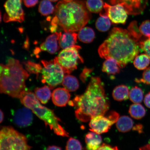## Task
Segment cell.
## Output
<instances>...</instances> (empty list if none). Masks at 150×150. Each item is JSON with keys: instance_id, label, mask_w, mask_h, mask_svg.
<instances>
[{"instance_id": "38", "label": "cell", "mask_w": 150, "mask_h": 150, "mask_svg": "<svg viewBox=\"0 0 150 150\" xmlns=\"http://www.w3.org/2000/svg\"><path fill=\"white\" fill-rule=\"evenodd\" d=\"M97 150H119L117 147H112L106 144H103Z\"/></svg>"}, {"instance_id": "2", "label": "cell", "mask_w": 150, "mask_h": 150, "mask_svg": "<svg viewBox=\"0 0 150 150\" xmlns=\"http://www.w3.org/2000/svg\"><path fill=\"white\" fill-rule=\"evenodd\" d=\"M139 42L127 30L114 27L99 47L98 53L103 59L115 60L121 68H123L140 53Z\"/></svg>"}, {"instance_id": "7", "label": "cell", "mask_w": 150, "mask_h": 150, "mask_svg": "<svg viewBox=\"0 0 150 150\" xmlns=\"http://www.w3.org/2000/svg\"><path fill=\"white\" fill-rule=\"evenodd\" d=\"M42 83H47L51 89L62 83L65 73L56 57L49 61L42 60Z\"/></svg>"}, {"instance_id": "32", "label": "cell", "mask_w": 150, "mask_h": 150, "mask_svg": "<svg viewBox=\"0 0 150 150\" xmlns=\"http://www.w3.org/2000/svg\"><path fill=\"white\" fill-rule=\"evenodd\" d=\"M66 150H82V145L78 140L71 137L67 141Z\"/></svg>"}, {"instance_id": "47", "label": "cell", "mask_w": 150, "mask_h": 150, "mask_svg": "<svg viewBox=\"0 0 150 150\" xmlns=\"http://www.w3.org/2000/svg\"></svg>"}, {"instance_id": "8", "label": "cell", "mask_w": 150, "mask_h": 150, "mask_svg": "<svg viewBox=\"0 0 150 150\" xmlns=\"http://www.w3.org/2000/svg\"><path fill=\"white\" fill-rule=\"evenodd\" d=\"M80 49V46L75 45L64 49L59 52L57 57H56L65 74H70L76 70L79 62H83V59L79 53Z\"/></svg>"}, {"instance_id": "36", "label": "cell", "mask_w": 150, "mask_h": 150, "mask_svg": "<svg viewBox=\"0 0 150 150\" xmlns=\"http://www.w3.org/2000/svg\"><path fill=\"white\" fill-rule=\"evenodd\" d=\"M92 71V69L87 68H84L80 76V79L83 82H85L86 79L88 77Z\"/></svg>"}, {"instance_id": "24", "label": "cell", "mask_w": 150, "mask_h": 150, "mask_svg": "<svg viewBox=\"0 0 150 150\" xmlns=\"http://www.w3.org/2000/svg\"><path fill=\"white\" fill-rule=\"evenodd\" d=\"M129 112L134 119L140 120L145 117L146 111L145 108L139 103L131 105L129 108Z\"/></svg>"}, {"instance_id": "3", "label": "cell", "mask_w": 150, "mask_h": 150, "mask_svg": "<svg viewBox=\"0 0 150 150\" xmlns=\"http://www.w3.org/2000/svg\"><path fill=\"white\" fill-rule=\"evenodd\" d=\"M55 16L52 18V26H59L65 32H75L85 27L91 18L86 1L74 0L69 2L62 1L55 7Z\"/></svg>"}, {"instance_id": "11", "label": "cell", "mask_w": 150, "mask_h": 150, "mask_svg": "<svg viewBox=\"0 0 150 150\" xmlns=\"http://www.w3.org/2000/svg\"><path fill=\"white\" fill-rule=\"evenodd\" d=\"M127 13L124 7L120 4L112 5L105 3L100 16H106L112 23L125 24L127 18Z\"/></svg>"}, {"instance_id": "13", "label": "cell", "mask_w": 150, "mask_h": 150, "mask_svg": "<svg viewBox=\"0 0 150 150\" xmlns=\"http://www.w3.org/2000/svg\"><path fill=\"white\" fill-rule=\"evenodd\" d=\"M32 112L30 109L26 107L18 110L14 114V123L20 127L30 126L33 120Z\"/></svg>"}, {"instance_id": "21", "label": "cell", "mask_w": 150, "mask_h": 150, "mask_svg": "<svg viewBox=\"0 0 150 150\" xmlns=\"http://www.w3.org/2000/svg\"><path fill=\"white\" fill-rule=\"evenodd\" d=\"M112 96L116 100L122 101L126 100L128 99L129 96L128 88L124 85L118 86L113 90Z\"/></svg>"}, {"instance_id": "40", "label": "cell", "mask_w": 150, "mask_h": 150, "mask_svg": "<svg viewBox=\"0 0 150 150\" xmlns=\"http://www.w3.org/2000/svg\"><path fill=\"white\" fill-rule=\"evenodd\" d=\"M133 130L138 131L139 133H142V132L143 127L142 125L140 124L137 125L133 128Z\"/></svg>"}, {"instance_id": "5", "label": "cell", "mask_w": 150, "mask_h": 150, "mask_svg": "<svg viewBox=\"0 0 150 150\" xmlns=\"http://www.w3.org/2000/svg\"><path fill=\"white\" fill-rule=\"evenodd\" d=\"M21 102L26 107L30 109L39 119L44 121L58 136L69 137V134L60 124V119L53 110L41 104L32 92L26 91L20 98Z\"/></svg>"}, {"instance_id": "30", "label": "cell", "mask_w": 150, "mask_h": 150, "mask_svg": "<svg viewBox=\"0 0 150 150\" xmlns=\"http://www.w3.org/2000/svg\"><path fill=\"white\" fill-rule=\"evenodd\" d=\"M127 30L132 36L140 42L142 39V35L139 28L138 27L137 22L136 21L131 22L127 27Z\"/></svg>"}, {"instance_id": "46", "label": "cell", "mask_w": 150, "mask_h": 150, "mask_svg": "<svg viewBox=\"0 0 150 150\" xmlns=\"http://www.w3.org/2000/svg\"></svg>"}, {"instance_id": "43", "label": "cell", "mask_w": 150, "mask_h": 150, "mask_svg": "<svg viewBox=\"0 0 150 150\" xmlns=\"http://www.w3.org/2000/svg\"><path fill=\"white\" fill-rule=\"evenodd\" d=\"M1 119H0V122L1 123L3 121L4 119V114L3 112L1 110Z\"/></svg>"}, {"instance_id": "45", "label": "cell", "mask_w": 150, "mask_h": 150, "mask_svg": "<svg viewBox=\"0 0 150 150\" xmlns=\"http://www.w3.org/2000/svg\"><path fill=\"white\" fill-rule=\"evenodd\" d=\"M49 1H51L52 2H55V1H58V0H49Z\"/></svg>"}, {"instance_id": "27", "label": "cell", "mask_w": 150, "mask_h": 150, "mask_svg": "<svg viewBox=\"0 0 150 150\" xmlns=\"http://www.w3.org/2000/svg\"><path fill=\"white\" fill-rule=\"evenodd\" d=\"M104 4L103 0H87L86 5L90 12L98 13L103 10Z\"/></svg>"}, {"instance_id": "17", "label": "cell", "mask_w": 150, "mask_h": 150, "mask_svg": "<svg viewBox=\"0 0 150 150\" xmlns=\"http://www.w3.org/2000/svg\"><path fill=\"white\" fill-rule=\"evenodd\" d=\"M85 139L88 150H97L102 142V138L100 135L93 131L86 135Z\"/></svg>"}, {"instance_id": "23", "label": "cell", "mask_w": 150, "mask_h": 150, "mask_svg": "<svg viewBox=\"0 0 150 150\" xmlns=\"http://www.w3.org/2000/svg\"><path fill=\"white\" fill-rule=\"evenodd\" d=\"M62 84L65 88L69 91H76L79 88V82L74 76L67 75L64 78Z\"/></svg>"}, {"instance_id": "28", "label": "cell", "mask_w": 150, "mask_h": 150, "mask_svg": "<svg viewBox=\"0 0 150 150\" xmlns=\"http://www.w3.org/2000/svg\"><path fill=\"white\" fill-rule=\"evenodd\" d=\"M96 27L98 31L106 32L109 29L111 26V22L108 16H100L96 22Z\"/></svg>"}, {"instance_id": "18", "label": "cell", "mask_w": 150, "mask_h": 150, "mask_svg": "<svg viewBox=\"0 0 150 150\" xmlns=\"http://www.w3.org/2000/svg\"><path fill=\"white\" fill-rule=\"evenodd\" d=\"M134 122L128 116H123L120 117L116 122V127L120 132H127L133 128Z\"/></svg>"}, {"instance_id": "9", "label": "cell", "mask_w": 150, "mask_h": 150, "mask_svg": "<svg viewBox=\"0 0 150 150\" xmlns=\"http://www.w3.org/2000/svg\"><path fill=\"white\" fill-rule=\"evenodd\" d=\"M119 118V114L114 111L96 116L90 121V130L99 134L107 132Z\"/></svg>"}, {"instance_id": "20", "label": "cell", "mask_w": 150, "mask_h": 150, "mask_svg": "<svg viewBox=\"0 0 150 150\" xmlns=\"http://www.w3.org/2000/svg\"><path fill=\"white\" fill-rule=\"evenodd\" d=\"M35 92L37 98L44 104L48 102L52 95L50 87L46 85L42 87L37 88Z\"/></svg>"}, {"instance_id": "10", "label": "cell", "mask_w": 150, "mask_h": 150, "mask_svg": "<svg viewBox=\"0 0 150 150\" xmlns=\"http://www.w3.org/2000/svg\"><path fill=\"white\" fill-rule=\"evenodd\" d=\"M22 0H7L4 5L5 13L4 21L6 23L18 22L21 23L25 19L22 6Z\"/></svg>"}, {"instance_id": "26", "label": "cell", "mask_w": 150, "mask_h": 150, "mask_svg": "<svg viewBox=\"0 0 150 150\" xmlns=\"http://www.w3.org/2000/svg\"><path fill=\"white\" fill-rule=\"evenodd\" d=\"M55 9L53 5L49 0H42L39 4V12L42 16H47L52 14Z\"/></svg>"}, {"instance_id": "25", "label": "cell", "mask_w": 150, "mask_h": 150, "mask_svg": "<svg viewBox=\"0 0 150 150\" xmlns=\"http://www.w3.org/2000/svg\"><path fill=\"white\" fill-rule=\"evenodd\" d=\"M150 59L146 54L138 55L135 58L134 62V67L139 70H145L149 65Z\"/></svg>"}, {"instance_id": "42", "label": "cell", "mask_w": 150, "mask_h": 150, "mask_svg": "<svg viewBox=\"0 0 150 150\" xmlns=\"http://www.w3.org/2000/svg\"><path fill=\"white\" fill-rule=\"evenodd\" d=\"M139 150H150V144L142 146L140 148Z\"/></svg>"}, {"instance_id": "31", "label": "cell", "mask_w": 150, "mask_h": 150, "mask_svg": "<svg viewBox=\"0 0 150 150\" xmlns=\"http://www.w3.org/2000/svg\"><path fill=\"white\" fill-rule=\"evenodd\" d=\"M25 68L28 72L36 74L37 76L41 72L42 67L40 64L31 61H27L24 63Z\"/></svg>"}, {"instance_id": "34", "label": "cell", "mask_w": 150, "mask_h": 150, "mask_svg": "<svg viewBox=\"0 0 150 150\" xmlns=\"http://www.w3.org/2000/svg\"><path fill=\"white\" fill-rule=\"evenodd\" d=\"M135 81L137 83H142L150 85V67L144 71L142 78L136 79Z\"/></svg>"}, {"instance_id": "16", "label": "cell", "mask_w": 150, "mask_h": 150, "mask_svg": "<svg viewBox=\"0 0 150 150\" xmlns=\"http://www.w3.org/2000/svg\"><path fill=\"white\" fill-rule=\"evenodd\" d=\"M75 32L61 33L59 41V45L62 48L65 49L75 45L78 36Z\"/></svg>"}, {"instance_id": "41", "label": "cell", "mask_w": 150, "mask_h": 150, "mask_svg": "<svg viewBox=\"0 0 150 150\" xmlns=\"http://www.w3.org/2000/svg\"><path fill=\"white\" fill-rule=\"evenodd\" d=\"M45 150H62L61 148L55 146H48Z\"/></svg>"}, {"instance_id": "29", "label": "cell", "mask_w": 150, "mask_h": 150, "mask_svg": "<svg viewBox=\"0 0 150 150\" xmlns=\"http://www.w3.org/2000/svg\"><path fill=\"white\" fill-rule=\"evenodd\" d=\"M143 91L140 88L135 86L132 88L129 92L130 100L134 103H140L143 100Z\"/></svg>"}, {"instance_id": "22", "label": "cell", "mask_w": 150, "mask_h": 150, "mask_svg": "<svg viewBox=\"0 0 150 150\" xmlns=\"http://www.w3.org/2000/svg\"><path fill=\"white\" fill-rule=\"evenodd\" d=\"M79 40L85 43L93 42L95 38V33L93 30L89 27H83L79 30L78 34Z\"/></svg>"}, {"instance_id": "15", "label": "cell", "mask_w": 150, "mask_h": 150, "mask_svg": "<svg viewBox=\"0 0 150 150\" xmlns=\"http://www.w3.org/2000/svg\"><path fill=\"white\" fill-rule=\"evenodd\" d=\"M69 92L65 88H59L54 90L52 95L54 104L60 107L66 106L70 98L71 95Z\"/></svg>"}, {"instance_id": "37", "label": "cell", "mask_w": 150, "mask_h": 150, "mask_svg": "<svg viewBox=\"0 0 150 150\" xmlns=\"http://www.w3.org/2000/svg\"><path fill=\"white\" fill-rule=\"evenodd\" d=\"M38 1L39 0H23L24 5L28 8L35 6Z\"/></svg>"}, {"instance_id": "35", "label": "cell", "mask_w": 150, "mask_h": 150, "mask_svg": "<svg viewBox=\"0 0 150 150\" xmlns=\"http://www.w3.org/2000/svg\"><path fill=\"white\" fill-rule=\"evenodd\" d=\"M140 47L149 56L150 59V37L145 40L140 41Z\"/></svg>"}, {"instance_id": "1", "label": "cell", "mask_w": 150, "mask_h": 150, "mask_svg": "<svg viewBox=\"0 0 150 150\" xmlns=\"http://www.w3.org/2000/svg\"><path fill=\"white\" fill-rule=\"evenodd\" d=\"M68 103L76 108L77 119L83 122L90 121L96 116L104 115L110 106L103 84L98 77H92L85 92L76 95Z\"/></svg>"}, {"instance_id": "4", "label": "cell", "mask_w": 150, "mask_h": 150, "mask_svg": "<svg viewBox=\"0 0 150 150\" xmlns=\"http://www.w3.org/2000/svg\"><path fill=\"white\" fill-rule=\"evenodd\" d=\"M29 76L20 62L8 59L6 64L0 67V92L13 97L20 98L26 91L25 81Z\"/></svg>"}, {"instance_id": "14", "label": "cell", "mask_w": 150, "mask_h": 150, "mask_svg": "<svg viewBox=\"0 0 150 150\" xmlns=\"http://www.w3.org/2000/svg\"><path fill=\"white\" fill-rule=\"evenodd\" d=\"M61 33V32H55L47 37L45 41L40 45V50L51 54L56 53L60 47L58 45V42Z\"/></svg>"}, {"instance_id": "19", "label": "cell", "mask_w": 150, "mask_h": 150, "mask_svg": "<svg viewBox=\"0 0 150 150\" xmlns=\"http://www.w3.org/2000/svg\"><path fill=\"white\" fill-rule=\"evenodd\" d=\"M120 68L115 60L110 58L106 59L103 63L102 70L109 75H115L119 73Z\"/></svg>"}, {"instance_id": "12", "label": "cell", "mask_w": 150, "mask_h": 150, "mask_svg": "<svg viewBox=\"0 0 150 150\" xmlns=\"http://www.w3.org/2000/svg\"><path fill=\"white\" fill-rule=\"evenodd\" d=\"M112 5L120 4L123 6L127 14L136 15L141 14L147 6L148 0H104Z\"/></svg>"}, {"instance_id": "6", "label": "cell", "mask_w": 150, "mask_h": 150, "mask_svg": "<svg viewBox=\"0 0 150 150\" xmlns=\"http://www.w3.org/2000/svg\"><path fill=\"white\" fill-rule=\"evenodd\" d=\"M27 138L10 126L2 127L0 131V150H31Z\"/></svg>"}, {"instance_id": "33", "label": "cell", "mask_w": 150, "mask_h": 150, "mask_svg": "<svg viewBox=\"0 0 150 150\" xmlns=\"http://www.w3.org/2000/svg\"><path fill=\"white\" fill-rule=\"evenodd\" d=\"M139 29L142 34L147 38L150 37V21L146 20L141 24Z\"/></svg>"}, {"instance_id": "44", "label": "cell", "mask_w": 150, "mask_h": 150, "mask_svg": "<svg viewBox=\"0 0 150 150\" xmlns=\"http://www.w3.org/2000/svg\"><path fill=\"white\" fill-rule=\"evenodd\" d=\"M63 1L67 2H71L74 1V0H63Z\"/></svg>"}, {"instance_id": "39", "label": "cell", "mask_w": 150, "mask_h": 150, "mask_svg": "<svg viewBox=\"0 0 150 150\" xmlns=\"http://www.w3.org/2000/svg\"><path fill=\"white\" fill-rule=\"evenodd\" d=\"M144 102L146 106L150 108V92L146 95Z\"/></svg>"}]
</instances>
